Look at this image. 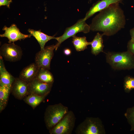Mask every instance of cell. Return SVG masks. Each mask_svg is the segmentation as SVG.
<instances>
[{
  "instance_id": "4fadbf2b",
  "label": "cell",
  "mask_w": 134,
  "mask_h": 134,
  "mask_svg": "<svg viewBox=\"0 0 134 134\" xmlns=\"http://www.w3.org/2000/svg\"><path fill=\"white\" fill-rule=\"evenodd\" d=\"M39 68L35 63L31 64L23 69L19 77L29 83L35 78Z\"/></svg>"
},
{
  "instance_id": "8992f818",
  "label": "cell",
  "mask_w": 134,
  "mask_h": 134,
  "mask_svg": "<svg viewBox=\"0 0 134 134\" xmlns=\"http://www.w3.org/2000/svg\"><path fill=\"white\" fill-rule=\"evenodd\" d=\"M90 31L89 25L86 23V21L84 18L79 19L75 24L67 28L62 35L58 37H55L54 39L58 41L55 45V50H57L61 44L64 41L70 37L75 35L76 34L80 32L87 33Z\"/></svg>"
},
{
  "instance_id": "6da1fadb",
  "label": "cell",
  "mask_w": 134,
  "mask_h": 134,
  "mask_svg": "<svg viewBox=\"0 0 134 134\" xmlns=\"http://www.w3.org/2000/svg\"><path fill=\"white\" fill-rule=\"evenodd\" d=\"M119 3L112 4L99 12L89 25L90 31L102 32L103 35L109 36L115 34L124 28L125 16Z\"/></svg>"
},
{
  "instance_id": "ac0fdd59",
  "label": "cell",
  "mask_w": 134,
  "mask_h": 134,
  "mask_svg": "<svg viewBox=\"0 0 134 134\" xmlns=\"http://www.w3.org/2000/svg\"><path fill=\"white\" fill-rule=\"evenodd\" d=\"M35 78L47 83L53 84L54 81L53 75L49 70L42 68H39Z\"/></svg>"
},
{
  "instance_id": "44dd1931",
  "label": "cell",
  "mask_w": 134,
  "mask_h": 134,
  "mask_svg": "<svg viewBox=\"0 0 134 134\" xmlns=\"http://www.w3.org/2000/svg\"><path fill=\"white\" fill-rule=\"evenodd\" d=\"M124 115L131 126L130 131H134V106L128 108Z\"/></svg>"
},
{
  "instance_id": "5bb4252c",
  "label": "cell",
  "mask_w": 134,
  "mask_h": 134,
  "mask_svg": "<svg viewBox=\"0 0 134 134\" xmlns=\"http://www.w3.org/2000/svg\"><path fill=\"white\" fill-rule=\"evenodd\" d=\"M15 78L6 69L3 58L0 56V83L6 85L11 88Z\"/></svg>"
},
{
  "instance_id": "d6986e66",
  "label": "cell",
  "mask_w": 134,
  "mask_h": 134,
  "mask_svg": "<svg viewBox=\"0 0 134 134\" xmlns=\"http://www.w3.org/2000/svg\"><path fill=\"white\" fill-rule=\"evenodd\" d=\"M47 96L30 94L26 97L23 100L34 109L44 100Z\"/></svg>"
},
{
  "instance_id": "484cf974",
  "label": "cell",
  "mask_w": 134,
  "mask_h": 134,
  "mask_svg": "<svg viewBox=\"0 0 134 134\" xmlns=\"http://www.w3.org/2000/svg\"><path fill=\"white\" fill-rule=\"evenodd\" d=\"M130 33L131 36V39L134 40V27L130 30Z\"/></svg>"
},
{
  "instance_id": "52a82bcc",
  "label": "cell",
  "mask_w": 134,
  "mask_h": 134,
  "mask_svg": "<svg viewBox=\"0 0 134 134\" xmlns=\"http://www.w3.org/2000/svg\"><path fill=\"white\" fill-rule=\"evenodd\" d=\"M0 56L5 60L12 62L20 60L22 55L21 47L14 42L5 43L0 48Z\"/></svg>"
},
{
  "instance_id": "5b68a950",
  "label": "cell",
  "mask_w": 134,
  "mask_h": 134,
  "mask_svg": "<svg viewBox=\"0 0 134 134\" xmlns=\"http://www.w3.org/2000/svg\"><path fill=\"white\" fill-rule=\"evenodd\" d=\"M76 118L73 112L69 111L62 119L49 130L50 134H71L75 127Z\"/></svg>"
},
{
  "instance_id": "9a60e30c",
  "label": "cell",
  "mask_w": 134,
  "mask_h": 134,
  "mask_svg": "<svg viewBox=\"0 0 134 134\" xmlns=\"http://www.w3.org/2000/svg\"><path fill=\"white\" fill-rule=\"evenodd\" d=\"M28 32L31 36H33L39 43L41 50L45 48L46 43L49 40L54 39L55 37L48 35L41 32L39 30L36 31L33 29H29Z\"/></svg>"
},
{
  "instance_id": "277c9868",
  "label": "cell",
  "mask_w": 134,
  "mask_h": 134,
  "mask_svg": "<svg viewBox=\"0 0 134 134\" xmlns=\"http://www.w3.org/2000/svg\"><path fill=\"white\" fill-rule=\"evenodd\" d=\"M76 134H104L105 131L101 120L99 118L87 117L77 126Z\"/></svg>"
},
{
  "instance_id": "7402d4cb",
  "label": "cell",
  "mask_w": 134,
  "mask_h": 134,
  "mask_svg": "<svg viewBox=\"0 0 134 134\" xmlns=\"http://www.w3.org/2000/svg\"><path fill=\"white\" fill-rule=\"evenodd\" d=\"M124 87L125 92L129 93L134 89V77L127 76L124 79Z\"/></svg>"
},
{
  "instance_id": "ffe728a7",
  "label": "cell",
  "mask_w": 134,
  "mask_h": 134,
  "mask_svg": "<svg viewBox=\"0 0 134 134\" xmlns=\"http://www.w3.org/2000/svg\"><path fill=\"white\" fill-rule=\"evenodd\" d=\"M72 42L76 50L77 51L84 50L90 45L91 42L87 41L85 36L78 37L76 35L72 37Z\"/></svg>"
},
{
  "instance_id": "2e32d148",
  "label": "cell",
  "mask_w": 134,
  "mask_h": 134,
  "mask_svg": "<svg viewBox=\"0 0 134 134\" xmlns=\"http://www.w3.org/2000/svg\"><path fill=\"white\" fill-rule=\"evenodd\" d=\"M102 34L98 33L93 40L91 42V52L92 54L97 55L103 51L104 45L103 44Z\"/></svg>"
},
{
  "instance_id": "30bf717a",
  "label": "cell",
  "mask_w": 134,
  "mask_h": 134,
  "mask_svg": "<svg viewBox=\"0 0 134 134\" xmlns=\"http://www.w3.org/2000/svg\"><path fill=\"white\" fill-rule=\"evenodd\" d=\"M11 93L16 99L23 100L29 95L28 83L19 77L15 78L11 86Z\"/></svg>"
},
{
  "instance_id": "9c48e42d",
  "label": "cell",
  "mask_w": 134,
  "mask_h": 134,
  "mask_svg": "<svg viewBox=\"0 0 134 134\" xmlns=\"http://www.w3.org/2000/svg\"><path fill=\"white\" fill-rule=\"evenodd\" d=\"M53 85L42 82L35 78L28 83L29 94L47 96L51 90Z\"/></svg>"
},
{
  "instance_id": "d4e9b609",
  "label": "cell",
  "mask_w": 134,
  "mask_h": 134,
  "mask_svg": "<svg viewBox=\"0 0 134 134\" xmlns=\"http://www.w3.org/2000/svg\"><path fill=\"white\" fill-rule=\"evenodd\" d=\"M64 52L65 55L68 56L71 54V51L69 49L67 48L64 50Z\"/></svg>"
},
{
  "instance_id": "8fae6325",
  "label": "cell",
  "mask_w": 134,
  "mask_h": 134,
  "mask_svg": "<svg viewBox=\"0 0 134 134\" xmlns=\"http://www.w3.org/2000/svg\"><path fill=\"white\" fill-rule=\"evenodd\" d=\"M3 30L5 31L3 34H0L1 37H6L9 40V43L14 42L18 40H21L30 38L31 36L30 34H25L21 33L16 25L12 24L9 27L4 26Z\"/></svg>"
},
{
  "instance_id": "ba28073f",
  "label": "cell",
  "mask_w": 134,
  "mask_h": 134,
  "mask_svg": "<svg viewBox=\"0 0 134 134\" xmlns=\"http://www.w3.org/2000/svg\"><path fill=\"white\" fill-rule=\"evenodd\" d=\"M55 45L47 46L44 49L36 53L35 57V63L39 68L50 69L51 62L54 55Z\"/></svg>"
},
{
  "instance_id": "7a4b0ae2",
  "label": "cell",
  "mask_w": 134,
  "mask_h": 134,
  "mask_svg": "<svg viewBox=\"0 0 134 134\" xmlns=\"http://www.w3.org/2000/svg\"><path fill=\"white\" fill-rule=\"evenodd\" d=\"M107 62L115 69H134V56L129 52H109L106 55Z\"/></svg>"
},
{
  "instance_id": "3957f363",
  "label": "cell",
  "mask_w": 134,
  "mask_h": 134,
  "mask_svg": "<svg viewBox=\"0 0 134 134\" xmlns=\"http://www.w3.org/2000/svg\"><path fill=\"white\" fill-rule=\"evenodd\" d=\"M67 107L59 103L48 106L44 114V121L49 130L57 124L69 111Z\"/></svg>"
},
{
  "instance_id": "7c38bea8",
  "label": "cell",
  "mask_w": 134,
  "mask_h": 134,
  "mask_svg": "<svg viewBox=\"0 0 134 134\" xmlns=\"http://www.w3.org/2000/svg\"><path fill=\"white\" fill-rule=\"evenodd\" d=\"M122 0H101L94 5L86 13L84 20L86 21L96 13L107 7L111 5L121 2Z\"/></svg>"
},
{
  "instance_id": "cb8c5ba5",
  "label": "cell",
  "mask_w": 134,
  "mask_h": 134,
  "mask_svg": "<svg viewBox=\"0 0 134 134\" xmlns=\"http://www.w3.org/2000/svg\"><path fill=\"white\" fill-rule=\"evenodd\" d=\"M12 2V0H0V6L5 5L9 8L10 3Z\"/></svg>"
},
{
  "instance_id": "603a6c76",
  "label": "cell",
  "mask_w": 134,
  "mask_h": 134,
  "mask_svg": "<svg viewBox=\"0 0 134 134\" xmlns=\"http://www.w3.org/2000/svg\"><path fill=\"white\" fill-rule=\"evenodd\" d=\"M127 47L128 51L134 56V40L131 39L128 43Z\"/></svg>"
},
{
  "instance_id": "e0dca14e",
  "label": "cell",
  "mask_w": 134,
  "mask_h": 134,
  "mask_svg": "<svg viewBox=\"0 0 134 134\" xmlns=\"http://www.w3.org/2000/svg\"><path fill=\"white\" fill-rule=\"evenodd\" d=\"M11 90V88L0 83V113L5 108L7 105Z\"/></svg>"
}]
</instances>
